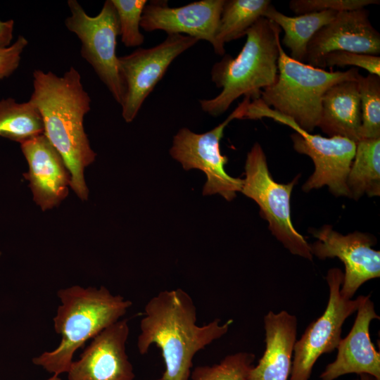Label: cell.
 <instances>
[{
  "label": "cell",
  "mask_w": 380,
  "mask_h": 380,
  "mask_svg": "<svg viewBox=\"0 0 380 380\" xmlns=\"http://www.w3.org/2000/svg\"><path fill=\"white\" fill-rule=\"evenodd\" d=\"M355 380H375V379L370 375L363 374H360V377Z\"/></svg>",
  "instance_id": "4dcf8cb0"
},
{
  "label": "cell",
  "mask_w": 380,
  "mask_h": 380,
  "mask_svg": "<svg viewBox=\"0 0 380 380\" xmlns=\"http://www.w3.org/2000/svg\"><path fill=\"white\" fill-rule=\"evenodd\" d=\"M255 358L248 352L229 354L219 363L196 367L189 380H248Z\"/></svg>",
  "instance_id": "d4e9b609"
},
{
  "label": "cell",
  "mask_w": 380,
  "mask_h": 380,
  "mask_svg": "<svg viewBox=\"0 0 380 380\" xmlns=\"http://www.w3.org/2000/svg\"><path fill=\"white\" fill-rule=\"evenodd\" d=\"M118 14L120 35L127 47L141 45L144 36L140 31V23L146 0H111Z\"/></svg>",
  "instance_id": "484cf974"
},
{
  "label": "cell",
  "mask_w": 380,
  "mask_h": 380,
  "mask_svg": "<svg viewBox=\"0 0 380 380\" xmlns=\"http://www.w3.org/2000/svg\"><path fill=\"white\" fill-rule=\"evenodd\" d=\"M317 240L310 244L312 255L319 259L338 258L345 265L340 293L351 299L357 290L369 279L380 276V251L372 248L375 239L355 232L343 235L324 225L312 232Z\"/></svg>",
  "instance_id": "7c38bea8"
},
{
  "label": "cell",
  "mask_w": 380,
  "mask_h": 380,
  "mask_svg": "<svg viewBox=\"0 0 380 380\" xmlns=\"http://www.w3.org/2000/svg\"><path fill=\"white\" fill-rule=\"evenodd\" d=\"M61 301L53 319L55 332L61 336L58 346L32 358V363L47 372L67 373L75 353L88 340L117 322L132 303L113 295L105 286L87 288L75 285L60 289Z\"/></svg>",
  "instance_id": "3957f363"
},
{
  "label": "cell",
  "mask_w": 380,
  "mask_h": 380,
  "mask_svg": "<svg viewBox=\"0 0 380 380\" xmlns=\"http://www.w3.org/2000/svg\"><path fill=\"white\" fill-rule=\"evenodd\" d=\"M129 334L121 319L92 338L67 372L68 380H134L133 366L126 353Z\"/></svg>",
  "instance_id": "4fadbf2b"
},
{
  "label": "cell",
  "mask_w": 380,
  "mask_h": 380,
  "mask_svg": "<svg viewBox=\"0 0 380 380\" xmlns=\"http://www.w3.org/2000/svg\"><path fill=\"white\" fill-rule=\"evenodd\" d=\"M29 101L42 116L44 134L64 160L70 175V186L82 201L87 200L84 170L94 161L96 154L84 129V118L90 110L91 99L84 89L80 72L73 67L62 76L35 70Z\"/></svg>",
  "instance_id": "6da1fadb"
},
{
  "label": "cell",
  "mask_w": 380,
  "mask_h": 380,
  "mask_svg": "<svg viewBox=\"0 0 380 380\" xmlns=\"http://www.w3.org/2000/svg\"><path fill=\"white\" fill-rule=\"evenodd\" d=\"M369 15L365 8L337 13L310 41L308 65L318 68L324 56L336 51L379 56L380 34L370 23Z\"/></svg>",
  "instance_id": "9a60e30c"
},
{
  "label": "cell",
  "mask_w": 380,
  "mask_h": 380,
  "mask_svg": "<svg viewBox=\"0 0 380 380\" xmlns=\"http://www.w3.org/2000/svg\"><path fill=\"white\" fill-rule=\"evenodd\" d=\"M198 40L183 34H167L165 39L151 48H138L118 58L119 70L125 88L122 116L127 122L136 118L144 101L163 78L172 62Z\"/></svg>",
  "instance_id": "8fae6325"
},
{
  "label": "cell",
  "mask_w": 380,
  "mask_h": 380,
  "mask_svg": "<svg viewBox=\"0 0 380 380\" xmlns=\"http://www.w3.org/2000/svg\"><path fill=\"white\" fill-rule=\"evenodd\" d=\"M232 322L215 319L198 325L197 310L187 292L161 291L145 305L137 349L144 355L152 345L160 348L165 363L161 380H189L196 354L227 334Z\"/></svg>",
  "instance_id": "7a4b0ae2"
},
{
  "label": "cell",
  "mask_w": 380,
  "mask_h": 380,
  "mask_svg": "<svg viewBox=\"0 0 380 380\" xmlns=\"http://www.w3.org/2000/svg\"><path fill=\"white\" fill-rule=\"evenodd\" d=\"M27 44V39L19 35L9 46L0 48V80L10 77L17 70Z\"/></svg>",
  "instance_id": "f1b7e54d"
},
{
  "label": "cell",
  "mask_w": 380,
  "mask_h": 380,
  "mask_svg": "<svg viewBox=\"0 0 380 380\" xmlns=\"http://www.w3.org/2000/svg\"><path fill=\"white\" fill-rule=\"evenodd\" d=\"M44 133L42 116L30 101L0 100V137L22 144Z\"/></svg>",
  "instance_id": "603a6c76"
},
{
  "label": "cell",
  "mask_w": 380,
  "mask_h": 380,
  "mask_svg": "<svg viewBox=\"0 0 380 380\" xmlns=\"http://www.w3.org/2000/svg\"><path fill=\"white\" fill-rule=\"evenodd\" d=\"M337 12L325 11L288 16L278 11L271 4L264 18L277 24L284 32L281 44L290 51V57L305 63L307 59L308 46L317 31L330 23Z\"/></svg>",
  "instance_id": "ffe728a7"
},
{
  "label": "cell",
  "mask_w": 380,
  "mask_h": 380,
  "mask_svg": "<svg viewBox=\"0 0 380 380\" xmlns=\"http://www.w3.org/2000/svg\"><path fill=\"white\" fill-rule=\"evenodd\" d=\"M254 114L257 119L271 118L296 132L291 135L294 150L309 156L315 165L313 173L302 186L304 191L327 186L334 196L349 197L346 182L355 142L343 137H324L305 132L293 120L261 102L255 106Z\"/></svg>",
  "instance_id": "52a82bcc"
},
{
  "label": "cell",
  "mask_w": 380,
  "mask_h": 380,
  "mask_svg": "<svg viewBox=\"0 0 380 380\" xmlns=\"http://www.w3.org/2000/svg\"><path fill=\"white\" fill-rule=\"evenodd\" d=\"M280 27L260 18L246 32L241 51L233 58L224 54L211 70V80L222 90L215 97L199 100L202 110L217 117L226 112L241 96L253 99L271 87L278 75Z\"/></svg>",
  "instance_id": "277c9868"
},
{
  "label": "cell",
  "mask_w": 380,
  "mask_h": 380,
  "mask_svg": "<svg viewBox=\"0 0 380 380\" xmlns=\"http://www.w3.org/2000/svg\"><path fill=\"white\" fill-rule=\"evenodd\" d=\"M343 274L338 268L330 269L326 279L329 298L324 313L312 322L293 347L290 380H309L317 359L334 351L341 340L345 320L365 300L366 296L344 298L340 293Z\"/></svg>",
  "instance_id": "30bf717a"
},
{
  "label": "cell",
  "mask_w": 380,
  "mask_h": 380,
  "mask_svg": "<svg viewBox=\"0 0 380 380\" xmlns=\"http://www.w3.org/2000/svg\"><path fill=\"white\" fill-rule=\"evenodd\" d=\"M251 97L243 101L231 114L213 129L198 134L186 127L180 129L173 137L171 156L186 170L198 169L207 177L203 195L220 194L227 201L233 200L241 192L243 179L229 176L224 170L228 159L220 151V143L224 129L233 120L243 119Z\"/></svg>",
  "instance_id": "9c48e42d"
},
{
  "label": "cell",
  "mask_w": 380,
  "mask_h": 380,
  "mask_svg": "<svg viewBox=\"0 0 380 380\" xmlns=\"http://www.w3.org/2000/svg\"><path fill=\"white\" fill-rule=\"evenodd\" d=\"M13 29V20L10 19L5 21L0 20V48H6L11 45Z\"/></svg>",
  "instance_id": "f546056e"
},
{
  "label": "cell",
  "mask_w": 380,
  "mask_h": 380,
  "mask_svg": "<svg viewBox=\"0 0 380 380\" xmlns=\"http://www.w3.org/2000/svg\"><path fill=\"white\" fill-rule=\"evenodd\" d=\"M271 4L270 0H225L216 35L215 53L223 56L225 44L245 36L248 30L264 17Z\"/></svg>",
  "instance_id": "7402d4cb"
},
{
  "label": "cell",
  "mask_w": 380,
  "mask_h": 380,
  "mask_svg": "<svg viewBox=\"0 0 380 380\" xmlns=\"http://www.w3.org/2000/svg\"><path fill=\"white\" fill-rule=\"evenodd\" d=\"M379 3V0H291L289 6L291 11L300 15L325 11H350Z\"/></svg>",
  "instance_id": "4316f807"
},
{
  "label": "cell",
  "mask_w": 380,
  "mask_h": 380,
  "mask_svg": "<svg viewBox=\"0 0 380 380\" xmlns=\"http://www.w3.org/2000/svg\"><path fill=\"white\" fill-rule=\"evenodd\" d=\"M71 15L65 20L68 30L81 42L80 54L94 69L114 99L121 105L125 88L116 54L120 35L119 20L111 0H106L100 13L91 17L76 0L68 1Z\"/></svg>",
  "instance_id": "ba28073f"
},
{
  "label": "cell",
  "mask_w": 380,
  "mask_h": 380,
  "mask_svg": "<svg viewBox=\"0 0 380 380\" xmlns=\"http://www.w3.org/2000/svg\"><path fill=\"white\" fill-rule=\"evenodd\" d=\"M361 108L357 80L330 87L322 99L318 126L329 137L339 136L357 143L361 140Z\"/></svg>",
  "instance_id": "d6986e66"
},
{
  "label": "cell",
  "mask_w": 380,
  "mask_h": 380,
  "mask_svg": "<svg viewBox=\"0 0 380 380\" xmlns=\"http://www.w3.org/2000/svg\"><path fill=\"white\" fill-rule=\"evenodd\" d=\"M379 318L369 296H366L357 310L350 331L341 338L336 348L335 360L328 364L320 374L322 380H335L348 374H365L380 380V353L369 336L371 322Z\"/></svg>",
  "instance_id": "e0dca14e"
},
{
  "label": "cell",
  "mask_w": 380,
  "mask_h": 380,
  "mask_svg": "<svg viewBox=\"0 0 380 380\" xmlns=\"http://www.w3.org/2000/svg\"><path fill=\"white\" fill-rule=\"evenodd\" d=\"M357 82L362 118L360 139L380 138V76L360 74Z\"/></svg>",
  "instance_id": "cb8c5ba5"
},
{
  "label": "cell",
  "mask_w": 380,
  "mask_h": 380,
  "mask_svg": "<svg viewBox=\"0 0 380 380\" xmlns=\"http://www.w3.org/2000/svg\"><path fill=\"white\" fill-rule=\"evenodd\" d=\"M225 0H201L179 7L152 1L144 7L140 27L208 41L216 49V35Z\"/></svg>",
  "instance_id": "5bb4252c"
},
{
  "label": "cell",
  "mask_w": 380,
  "mask_h": 380,
  "mask_svg": "<svg viewBox=\"0 0 380 380\" xmlns=\"http://www.w3.org/2000/svg\"><path fill=\"white\" fill-rule=\"evenodd\" d=\"M46 380H62V379L59 376V375L57 374H53L52 376L47 379Z\"/></svg>",
  "instance_id": "1f68e13d"
},
{
  "label": "cell",
  "mask_w": 380,
  "mask_h": 380,
  "mask_svg": "<svg viewBox=\"0 0 380 380\" xmlns=\"http://www.w3.org/2000/svg\"><path fill=\"white\" fill-rule=\"evenodd\" d=\"M349 197L380 195V138L362 139L356 149L346 182Z\"/></svg>",
  "instance_id": "44dd1931"
},
{
  "label": "cell",
  "mask_w": 380,
  "mask_h": 380,
  "mask_svg": "<svg viewBox=\"0 0 380 380\" xmlns=\"http://www.w3.org/2000/svg\"><path fill=\"white\" fill-rule=\"evenodd\" d=\"M359 75L357 68L327 71L295 61L286 53L280 42L277 80L261 91L259 99L311 133L318 126L324 93L339 82L357 80Z\"/></svg>",
  "instance_id": "5b68a950"
},
{
  "label": "cell",
  "mask_w": 380,
  "mask_h": 380,
  "mask_svg": "<svg viewBox=\"0 0 380 380\" xmlns=\"http://www.w3.org/2000/svg\"><path fill=\"white\" fill-rule=\"evenodd\" d=\"M298 180L296 177L287 184L275 182L264 151L255 143L246 156L241 192L256 202L272 234L292 254L312 260L310 244L296 230L291 220L290 198Z\"/></svg>",
  "instance_id": "8992f818"
},
{
  "label": "cell",
  "mask_w": 380,
  "mask_h": 380,
  "mask_svg": "<svg viewBox=\"0 0 380 380\" xmlns=\"http://www.w3.org/2000/svg\"><path fill=\"white\" fill-rule=\"evenodd\" d=\"M297 319L285 310L264 317L265 350L251 368L248 380H288L296 341Z\"/></svg>",
  "instance_id": "ac0fdd59"
},
{
  "label": "cell",
  "mask_w": 380,
  "mask_h": 380,
  "mask_svg": "<svg viewBox=\"0 0 380 380\" xmlns=\"http://www.w3.org/2000/svg\"><path fill=\"white\" fill-rule=\"evenodd\" d=\"M355 66L367 70L369 74L380 76L379 56L360 53L350 51H336L324 56L318 68Z\"/></svg>",
  "instance_id": "83f0119b"
},
{
  "label": "cell",
  "mask_w": 380,
  "mask_h": 380,
  "mask_svg": "<svg viewBox=\"0 0 380 380\" xmlns=\"http://www.w3.org/2000/svg\"><path fill=\"white\" fill-rule=\"evenodd\" d=\"M29 170L24 173L30 182L34 202L42 210L57 206L68 196L70 175L58 151L44 134L20 144Z\"/></svg>",
  "instance_id": "2e32d148"
}]
</instances>
